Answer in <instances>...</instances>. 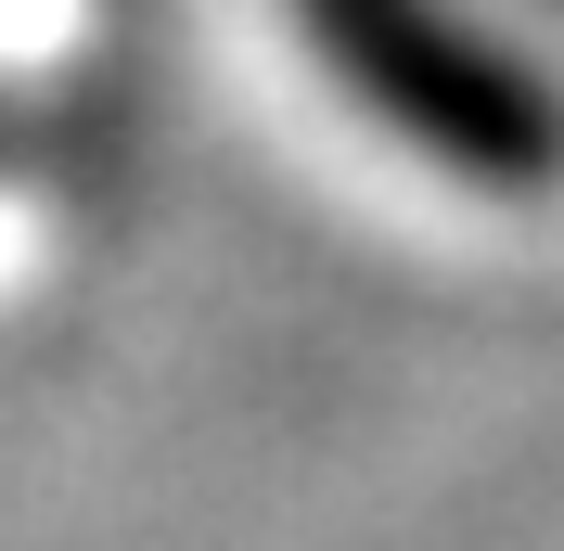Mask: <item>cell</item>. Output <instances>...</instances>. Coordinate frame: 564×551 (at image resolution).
<instances>
[{"instance_id":"cell-1","label":"cell","mask_w":564,"mask_h":551,"mask_svg":"<svg viewBox=\"0 0 564 551\" xmlns=\"http://www.w3.org/2000/svg\"><path fill=\"white\" fill-rule=\"evenodd\" d=\"M308 65L436 180L539 206L564 193V65L488 0H282Z\"/></svg>"},{"instance_id":"cell-2","label":"cell","mask_w":564,"mask_h":551,"mask_svg":"<svg viewBox=\"0 0 564 551\" xmlns=\"http://www.w3.org/2000/svg\"><path fill=\"white\" fill-rule=\"evenodd\" d=\"M539 13H564V0H539Z\"/></svg>"}]
</instances>
